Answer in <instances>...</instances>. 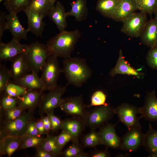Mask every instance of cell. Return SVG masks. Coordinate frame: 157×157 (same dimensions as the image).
I'll return each mask as SVG.
<instances>
[{
  "mask_svg": "<svg viewBox=\"0 0 157 157\" xmlns=\"http://www.w3.org/2000/svg\"><path fill=\"white\" fill-rule=\"evenodd\" d=\"M25 112L24 110L18 106L5 110H0V121L2 122L15 119Z\"/></svg>",
  "mask_w": 157,
  "mask_h": 157,
  "instance_id": "d590c367",
  "label": "cell"
},
{
  "mask_svg": "<svg viewBox=\"0 0 157 157\" xmlns=\"http://www.w3.org/2000/svg\"><path fill=\"white\" fill-rule=\"evenodd\" d=\"M80 31H64L50 39L46 44L50 55L66 59L71 57L75 46L81 37Z\"/></svg>",
  "mask_w": 157,
  "mask_h": 157,
  "instance_id": "6da1fadb",
  "label": "cell"
},
{
  "mask_svg": "<svg viewBox=\"0 0 157 157\" xmlns=\"http://www.w3.org/2000/svg\"><path fill=\"white\" fill-rule=\"evenodd\" d=\"M59 107L66 115L84 120L87 112L82 95L63 98Z\"/></svg>",
  "mask_w": 157,
  "mask_h": 157,
  "instance_id": "9c48e42d",
  "label": "cell"
},
{
  "mask_svg": "<svg viewBox=\"0 0 157 157\" xmlns=\"http://www.w3.org/2000/svg\"><path fill=\"white\" fill-rule=\"evenodd\" d=\"M68 85L63 86L57 85L53 89L48 91L47 93L43 94L38 106L40 115L46 113H53L54 109L59 107Z\"/></svg>",
  "mask_w": 157,
  "mask_h": 157,
  "instance_id": "52a82bcc",
  "label": "cell"
},
{
  "mask_svg": "<svg viewBox=\"0 0 157 157\" xmlns=\"http://www.w3.org/2000/svg\"><path fill=\"white\" fill-rule=\"evenodd\" d=\"M7 29L13 35V39L19 42L22 39L27 40V29L24 28L19 21L17 14L9 13L6 16Z\"/></svg>",
  "mask_w": 157,
  "mask_h": 157,
  "instance_id": "e0dca14e",
  "label": "cell"
},
{
  "mask_svg": "<svg viewBox=\"0 0 157 157\" xmlns=\"http://www.w3.org/2000/svg\"><path fill=\"white\" fill-rule=\"evenodd\" d=\"M48 15L50 20L56 25L60 32L65 30L67 26L66 18L67 15L64 6L60 2H56Z\"/></svg>",
  "mask_w": 157,
  "mask_h": 157,
  "instance_id": "44dd1931",
  "label": "cell"
},
{
  "mask_svg": "<svg viewBox=\"0 0 157 157\" xmlns=\"http://www.w3.org/2000/svg\"><path fill=\"white\" fill-rule=\"evenodd\" d=\"M106 96L102 91L98 90L94 92L91 98L90 104L87 107L93 106H99L106 105Z\"/></svg>",
  "mask_w": 157,
  "mask_h": 157,
  "instance_id": "f35d334b",
  "label": "cell"
},
{
  "mask_svg": "<svg viewBox=\"0 0 157 157\" xmlns=\"http://www.w3.org/2000/svg\"><path fill=\"white\" fill-rule=\"evenodd\" d=\"M56 137V136L48 135L44 141L38 147L51 153L56 157L61 156L62 149L57 145Z\"/></svg>",
  "mask_w": 157,
  "mask_h": 157,
  "instance_id": "f546056e",
  "label": "cell"
},
{
  "mask_svg": "<svg viewBox=\"0 0 157 157\" xmlns=\"http://www.w3.org/2000/svg\"><path fill=\"white\" fill-rule=\"evenodd\" d=\"M28 19V28L30 32L37 37H41L45 24L43 20L44 17L30 7L24 11Z\"/></svg>",
  "mask_w": 157,
  "mask_h": 157,
  "instance_id": "9a60e30c",
  "label": "cell"
},
{
  "mask_svg": "<svg viewBox=\"0 0 157 157\" xmlns=\"http://www.w3.org/2000/svg\"><path fill=\"white\" fill-rule=\"evenodd\" d=\"M146 59L150 67L157 69V45L151 48L147 55Z\"/></svg>",
  "mask_w": 157,
  "mask_h": 157,
  "instance_id": "b9f144b4",
  "label": "cell"
},
{
  "mask_svg": "<svg viewBox=\"0 0 157 157\" xmlns=\"http://www.w3.org/2000/svg\"><path fill=\"white\" fill-rule=\"evenodd\" d=\"M10 69L11 79L15 82L29 72L25 53L20 54L11 61Z\"/></svg>",
  "mask_w": 157,
  "mask_h": 157,
  "instance_id": "d6986e66",
  "label": "cell"
},
{
  "mask_svg": "<svg viewBox=\"0 0 157 157\" xmlns=\"http://www.w3.org/2000/svg\"><path fill=\"white\" fill-rule=\"evenodd\" d=\"M115 114L128 129L141 126L139 108L127 103H123L115 108Z\"/></svg>",
  "mask_w": 157,
  "mask_h": 157,
  "instance_id": "8fae6325",
  "label": "cell"
},
{
  "mask_svg": "<svg viewBox=\"0 0 157 157\" xmlns=\"http://www.w3.org/2000/svg\"><path fill=\"white\" fill-rule=\"evenodd\" d=\"M27 89L10 81L5 87L3 93L14 97L18 98L23 95Z\"/></svg>",
  "mask_w": 157,
  "mask_h": 157,
  "instance_id": "836d02e7",
  "label": "cell"
},
{
  "mask_svg": "<svg viewBox=\"0 0 157 157\" xmlns=\"http://www.w3.org/2000/svg\"><path fill=\"white\" fill-rule=\"evenodd\" d=\"M11 79V74L10 69L5 65L0 64V94L3 93L4 89Z\"/></svg>",
  "mask_w": 157,
  "mask_h": 157,
  "instance_id": "74e56055",
  "label": "cell"
},
{
  "mask_svg": "<svg viewBox=\"0 0 157 157\" xmlns=\"http://www.w3.org/2000/svg\"><path fill=\"white\" fill-rule=\"evenodd\" d=\"M49 1L53 4H54L55 2L58 0H48Z\"/></svg>",
  "mask_w": 157,
  "mask_h": 157,
  "instance_id": "f907efd6",
  "label": "cell"
},
{
  "mask_svg": "<svg viewBox=\"0 0 157 157\" xmlns=\"http://www.w3.org/2000/svg\"><path fill=\"white\" fill-rule=\"evenodd\" d=\"M28 45L22 44L13 39L10 42H0V60L11 61L15 57L22 53H25Z\"/></svg>",
  "mask_w": 157,
  "mask_h": 157,
  "instance_id": "4fadbf2b",
  "label": "cell"
},
{
  "mask_svg": "<svg viewBox=\"0 0 157 157\" xmlns=\"http://www.w3.org/2000/svg\"><path fill=\"white\" fill-rule=\"evenodd\" d=\"M54 5L48 0H32L29 7L44 17Z\"/></svg>",
  "mask_w": 157,
  "mask_h": 157,
  "instance_id": "1f68e13d",
  "label": "cell"
},
{
  "mask_svg": "<svg viewBox=\"0 0 157 157\" xmlns=\"http://www.w3.org/2000/svg\"><path fill=\"white\" fill-rule=\"evenodd\" d=\"M36 152L35 157H56V156L51 154L38 147L35 148Z\"/></svg>",
  "mask_w": 157,
  "mask_h": 157,
  "instance_id": "7dc6e473",
  "label": "cell"
},
{
  "mask_svg": "<svg viewBox=\"0 0 157 157\" xmlns=\"http://www.w3.org/2000/svg\"><path fill=\"white\" fill-rule=\"evenodd\" d=\"M20 142V138L12 136H6L0 139V154L11 157L19 149Z\"/></svg>",
  "mask_w": 157,
  "mask_h": 157,
  "instance_id": "484cf974",
  "label": "cell"
},
{
  "mask_svg": "<svg viewBox=\"0 0 157 157\" xmlns=\"http://www.w3.org/2000/svg\"><path fill=\"white\" fill-rule=\"evenodd\" d=\"M138 10L146 14H154L157 8V0H136Z\"/></svg>",
  "mask_w": 157,
  "mask_h": 157,
  "instance_id": "e575fe53",
  "label": "cell"
},
{
  "mask_svg": "<svg viewBox=\"0 0 157 157\" xmlns=\"http://www.w3.org/2000/svg\"><path fill=\"white\" fill-rule=\"evenodd\" d=\"M115 114V108L107 104L87 111L84 121L86 126L96 129L111 119Z\"/></svg>",
  "mask_w": 157,
  "mask_h": 157,
  "instance_id": "5b68a950",
  "label": "cell"
},
{
  "mask_svg": "<svg viewBox=\"0 0 157 157\" xmlns=\"http://www.w3.org/2000/svg\"><path fill=\"white\" fill-rule=\"evenodd\" d=\"M13 82L27 90L44 91V85L41 77L34 72L27 73L17 81Z\"/></svg>",
  "mask_w": 157,
  "mask_h": 157,
  "instance_id": "cb8c5ba5",
  "label": "cell"
},
{
  "mask_svg": "<svg viewBox=\"0 0 157 157\" xmlns=\"http://www.w3.org/2000/svg\"><path fill=\"white\" fill-rule=\"evenodd\" d=\"M62 72L67 84L81 87L92 75V71L85 60L82 58L71 57L63 60Z\"/></svg>",
  "mask_w": 157,
  "mask_h": 157,
  "instance_id": "7a4b0ae2",
  "label": "cell"
},
{
  "mask_svg": "<svg viewBox=\"0 0 157 157\" xmlns=\"http://www.w3.org/2000/svg\"><path fill=\"white\" fill-rule=\"evenodd\" d=\"M32 0H6L3 5L9 13H18L23 11L29 7Z\"/></svg>",
  "mask_w": 157,
  "mask_h": 157,
  "instance_id": "f1b7e54d",
  "label": "cell"
},
{
  "mask_svg": "<svg viewBox=\"0 0 157 157\" xmlns=\"http://www.w3.org/2000/svg\"><path fill=\"white\" fill-rule=\"evenodd\" d=\"M118 74H126L139 77L143 74L132 67L125 60L122 51L120 50L119 57L115 67L109 73L111 76H114Z\"/></svg>",
  "mask_w": 157,
  "mask_h": 157,
  "instance_id": "603a6c76",
  "label": "cell"
},
{
  "mask_svg": "<svg viewBox=\"0 0 157 157\" xmlns=\"http://www.w3.org/2000/svg\"><path fill=\"white\" fill-rule=\"evenodd\" d=\"M110 156V153L107 149L103 150L96 149L91 152L90 154V157H109Z\"/></svg>",
  "mask_w": 157,
  "mask_h": 157,
  "instance_id": "bcb514c9",
  "label": "cell"
},
{
  "mask_svg": "<svg viewBox=\"0 0 157 157\" xmlns=\"http://www.w3.org/2000/svg\"><path fill=\"white\" fill-rule=\"evenodd\" d=\"M58 58L54 55L49 56L41 70L40 77L44 85V91L53 89L58 85L57 81L62 72Z\"/></svg>",
  "mask_w": 157,
  "mask_h": 157,
  "instance_id": "8992f818",
  "label": "cell"
},
{
  "mask_svg": "<svg viewBox=\"0 0 157 157\" xmlns=\"http://www.w3.org/2000/svg\"><path fill=\"white\" fill-rule=\"evenodd\" d=\"M137 10L136 0H120L112 19L122 22Z\"/></svg>",
  "mask_w": 157,
  "mask_h": 157,
  "instance_id": "ffe728a7",
  "label": "cell"
},
{
  "mask_svg": "<svg viewBox=\"0 0 157 157\" xmlns=\"http://www.w3.org/2000/svg\"><path fill=\"white\" fill-rule=\"evenodd\" d=\"M143 146L150 157H157V130L154 129L149 123V129L144 134Z\"/></svg>",
  "mask_w": 157,
  "mask_h": 157,
  "instance_id": "4316f807",
  "label": "cell"
},
{
  "mask_svg": "<svg viewBox=\"0 0 157 157\" xmlns=\"http://www.w3.org/2000/svg\"><path fill=\"white\" fill-rule=\"evenodd\" d=\"M35 125L40 136L43 134L48 135L47 132L44 128L43 122L41 118L35 121Z\"/></svg>",
  "mask_w": 157,
  "mask_h": 157,
  "instance_id": "681fc988",
  "label": "cell"
},
{
  "mask_svg": "<svg viewBox=\"0 0 157 157\" xmlns=\"http://www.w3.org/2000/svg\"><path fill=\"white\" fill-rule=\"evenodd\" d=\"M142 42L151 48L157 45V19L154 18L149 21L140 36Z\"/></svg>",
  "mask_w": 157,
  "mask_h": 157,
  "instance_id": "7402d4cb",
  "label": "cell"
},
{
  "mask_svg": "<svg viewBox=\"0 0 157 157\" xmlns=\"http://www.w3.org/2000/svg\"><path fill=\"white\" fill-rule=\"evenodd\" d=\"M24 135L34 136H40L36 126L35 121L34 119L29 123Z\"/></svg>",
  "mask_w": 157,
  "mask_h": 157,
  "instance_id": "ee69618b",
  "label": "cell"
},
{
  "mask_svg": "<svg viewBox=\"0 0 157 157\" xmlns=\"http://www.w3.org/2000/svg\"><path fill=\"white\" fill-rule=\"evenodd\" d=\"M42 90H27L25 93L18 98V106L24 110L34 111L38 107L43 94Z\"/></svg>",
  "mask_w": 157,
  "mask_h": 157,
  "instance_id": "2e32d148",
  "label": "cell"
},
{
  "mask_svg": "<svg viewBox=\"0 0 157 157\" xmlns=\"http://www.w3.org/2000/svg\"><path fill=\"white\" fill-rule=\"evenodd\" d=\"M33 112L28 111L15 119L1 123L0 139L8 136L21 138L24 135L29 123L34 119Z\"/></svg>",
  "mask_w": 157,
  "mask_h": 157,
  "instance_id": "3957f363",
  "label": "cell"
},
{
  "mask_svg": "<svg viewBox=\"0 0 157 157\" xmlns=\"http://www.w3.org/2000/svg\"><path fill=\"white\" fill-rule=\"evenodd\" d=\"M83 151V146L79 143L72 142V145L62 151L61 156L64 157H78Z\"/></svg>",
  "mask_w": 157,
  "mask_h": 157,
  "instance_id": "ab89813d",
  "label": "cell"
},
{
  "mask_svg": "<svg viewBox=\"0 0 157 157\" xmlns=\"http://www.w3.org/2000/svg\"><path fill=\"white\" fill-rule=\"evenodd\" d=\"M74 139L73 136L69 132L62 131L56 137V143L57 146L62 149L63 147L70 141L73 142Z\"/></svg>",
  "mask_w": 157,
  "mask_h": 157,
  "instance_id": "60d3db41",
  "label": "cell"
},
{
  "mask_svg": "<svg viewBox=\"0 0 157 157\" xmlns=\"http://www.w3.org/2000/svg\"><path fill=\"white\" fill-rule=\"evenodd\" d=\"M139 112L141 118L157 122V97L155 91L147 94L144 105L139 108Z\"/></svg>",
  "mask_w": 157,
  "mask_h": 157,
  "instance_id": "5bb4252c",
  "label": "cell"
},
{
  "mask_svg": "<svg viewBox=\"0 0 157 157\" xmlns=\"http://www.w3.org/2000/svg\"><path fill=\"white\" fill-rule=\"evenodd\" d=\"M120 0H98L96 10L103 16L112 18Z\"/></svg>",
  "mask_w": 157,
  "mask_h": 157,
  "instance_id": "83f0119b",
  "label": "cell"
},
{
  "mask_svg": "<svg viewBox=\"0 0 157 157\" xmlns=\"http://www.w3.org/2000/svg\"><path fill=\"white\" fill-rule=\"evenodd\" d=\"M154 15H155V18H156L157 19V8L155 12V13H154Z\"/></svg>",
  "mask_w": 157,
  "mask_h": 157,
  "instance_id": "816d5d0a",
  "label": "cell"
},
{
  "mask_svg": "<svg viewBox=\"0 0 157 157\" xmlns=\"http://www.w3.org/2000/svg\"><path fill=\"white\" fill-rule=\"evenodd\" d=\"M1 95L0 110H5L18 106V98L11 97L3 93Z\"/></svg>",
  "mask_w": 157,
  "mask_h": 157,
  "instance_id": "8d00e7d4",
  "label": "cell"
},
{
  "mask_svg": "<svg viewBox=\"0 0 157 157\" xmlns=\"http://www.w3.org/2000/svg\"><path fill=\"white\" fill-rule=\"evenodd\" d=\"M116 123L115 124L106 123L100 127L98 131L101 139V144L107 148L120 149L121 138L117 134L115 131Z\"/></svg>",
  "mask_w": 157,
  "mask_h": 157,
  "instance_id": "7c38bea8",
  "label": "cell"
},
{
  "mask_svg": "<svg viewBox=\"0 0 157 157\" xmlns=\"http://www.w3.org/2000/svg\"><path fill=\"white\" fill-rule=\"evenodd\" d=\"M147 22L146 13L135 12L122 22L121 31L132 38L140 37Z\"/></svg>",
  "mask_w": 157,
  "mask_h": 157,
  "instance_id": "ba28073f",
  "label": "cell"
},
{
  "mask_svg": "<svg viewBox=\"0 0 157 157\" xmlns=\"http://www.w3.org/2000/svg\"><path fill=\"white\" fill-rule=\"evenodd\" d=\"M46 114L51 121L52 124V130L55 132L62 128L63 121L54 113H46Z\"/></svg>",
  "mask_w": 157,
  "mask_h": 157,
  "instance_id": "7bdbcfd3",
  "label": "cell"
},
{
  "mask_svg": "<svg viewBox=\"0 0 157 157\" xmlns=\"http://www.w3.org/2000/svg\"><path fill=\"white\" fill-rule=\"evenodd\" d=\"M25 55L29 71L37 74L50 56L46 45L38 42L28 45Z\"/></svg>",
  "mask_w": 157,
  "mask_h": 157,
  "instance_id": "277c9868",
  "label": "cell"
},
{
  "mask_svg": "<svg viewBox=\"0 0 157 157\" xmlns=\"http://www.w3.org/2000/svg\"><path fill=\"white\" fill-rule=\"evenodd\" d=\"M144 137L141 126L128 129V131L121 138L120 149L128 152L137 150L143 146Z\"/></svg>",
  "mask_w": 157,
  "mask_h": 157,
  "instance_id": "30bf717a",
  "label": "cell"
},
{
  "mask_svg": "<svg viewBox=\"0 0 157 157\" xmlns=\"http://www.w3.org/2000/svg\"><path fill=\"white\" fill-rule=\"evenodd\" d=\"M6 14L3 11L0 12V42H1V39L4 31L7 29V23L6 19Z\"/></svg>",
  "mask_w": 157,
  "mask_h": 157,
  "instance_id": "f6af8a7d",
  "label": "cell"
},
{
  "mask_svg": "<svg viewBox=\"0 0 157 157\" xmlns=\"http://www.w3.org/2000/svg\"><path fill=\"white\" fill-rule=\"evenodd\" d=\"M45 138L40 136H34L24 135L20 138V144L18 149L35 147L40 145Z\"/></svg>",
  "mask_w": 157,
  "mask_h": 157,
  "instance_id": "d6a6232c",
  "label": "cell"
},
{
  "mask_svg": "<svg viewBox=\"0 0 157 157\" xmlns=\"http://www.w3.org/2000/svg\"><path fill=\"white\" fill-rule=\"evenodd\" d=\"M70 4L71 8L67 12V16H73L78 22L86 19L88 12L86 0H76L70 3Z\"/></svg>",
  "mask_w": 157,
  "mask_h": 157,
  "instance_id": "d4e9b609",
  "label": "cell"
},
{
  "mask_svg": "<svg viewBox=\"0 0 157 157\" xmlns=\"http://www.w3.org/2000/svg\"><path fill=\"white\" fill-rule=\"evenodd\" d=\"M86 126L83 119L72 117L63 120L61 129L69 132L73 136L74 140L72 142L79 143V138Z\"/></svg>",
  "mask_w": 157,
  "mask_h": 157,
  "instance_id": "ac0fdd59",
  "label": "cell"
},
{
  "mask_svg": "<svg viewBox=\"0 0 157 157\" xmlns=\"http://www.w3.org/2000/svg\"><path fill=\"white\" fill-rule=\"evenodd\" d=\"M6 0H0V3H1V2L2 1H6Z\"/></svg>",
  "mask_w": 157,
  "mask_h": 157,
  "instance_id": "f5cc1de1",
  "label": "cell"
},
{
  "mask_svg": "<svg viewBox=\"0 0 157 157\" xmlns=\"http://www.w3.org/2000/svg\"><path fill=\"white\" fill-rule=\"evenodd\" d=\"M40 118L42 120L44 128L48 135L49 131L52 129V124L51 122L47 116H45L42 115L41 116Z\"/></svg>",
  "mask_w": 157,
  "mask_h": 157,
  "instance_id": "c3c4849f",
  "label": "cell"
},
{
  "mask_svg": "<svg viewBox=\"0 0 157 157\" xmlns=\"http://www.w3.org/2000/svg\"><path fill=\"white\" fill-rule=\"evenodd\" d=\"M81 143L82 146L86 148L94 147L101 144L99 131L95 129H91L89 133L82 137Z\"/></svg>",
  "mask_w": 157,
  "mask_h": 157,
  "instance_id": "4dcf8cb0",
  "label": "cell"
}]
</instances>
